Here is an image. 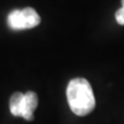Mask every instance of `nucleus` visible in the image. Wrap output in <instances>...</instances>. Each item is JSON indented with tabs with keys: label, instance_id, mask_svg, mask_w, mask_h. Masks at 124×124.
Segmentation results:
<instances>
[{
	"label": "nucleus",
	"instance_id": "obj_1",
	"mask_svg": "<svg viewBox=\"0 0 124 124\" xmlns=\"http://www.w3.org/2000/svg\"><path fill=\"white\" fill-rule=\"evenodd\" d=\"M67 100L70 110L77 116L90 114L95 107V98L85 78H74L67 86Z\"/></svg>",
	"mask_w": 124,
	"mask_h": 124
},
{
	"label": "nucleus",
	"instance_id": "obj_2",
	"mask_svg": "<svg viewBox=\"0 0 124 124\" xmlns=\"http://www.w3.org/2000/svg\"><path fill=\"white\" fill-rule=\"evenodd\" d=\"M40 16L32 7L23 9H14L8 14L7 22L13 30H27L40 24Z\"/></svg>",
	"mask_w": 124,
	"mask_h": 124
},
{
	"label": "nucleus",
	"instance_id": "obj_3",
	"mask_svg": "<svg viewBox=\"0 0 124 124\" xmlns=\"http://www.w3.org/2000/svg\"><path fill=\"white\" fill-rule=\"evenodd\" d=\"M38 106V95L33 91H28L23 95V100L20 108V116L25 121L33 120V111Z\"/></svg>",
	"mask_w": 124,
	"mask_h": 124
},
{
	"label": "nucleus",
	"instance_id": "obj_4",
	"mask_svg": "<svg viewBox=\"0 0 124 124\" xmlns=\"http://www.w3.org/2000/svg\"><path fill=\"white\" fill-rule=\"evenodd\" d=\"M23 95L24 93L21 92H15L9 99V110L14 116H20V108H21V103L23 100Z\"/></svg>",
	"mask_w": 124,
	"mask_h": 124
},
{
	"label": "nucleus",
	"instance_id": "obj_5",
	"mask_svg": "<svg viewBox=\"0 0 124 124\" xmlns=\"http://www.w3.org/2000/svg\"><path fill=\"white\" fill-rule=\"evenodd\" d=\"M115 18L120 25H124V0H122V7L115 13Z\"/></svg>",
	"mask_w": 124,
	"mask_h": 124
}]
</instances>
